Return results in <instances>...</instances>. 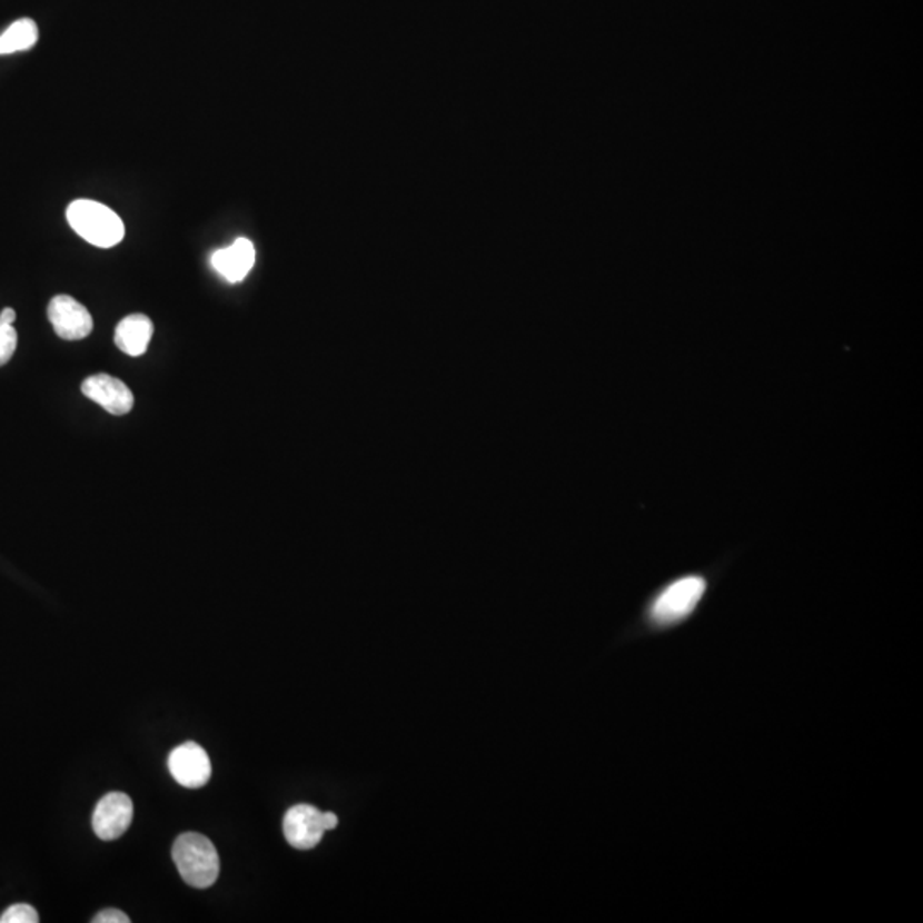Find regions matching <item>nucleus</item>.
<instances>
[{
    "instance_id": "3",
    "label": "nucleus",
    "mask_w": 923,
    "mask_h": 923,
    "mask_svg": "<svg viewBox=\"0 0 923 923\" xmlns=\"http://www.w3.org/2000/svg\"><path fill=\"white\" fill-rule=\"evenodd\" d=\"M706 582L702 576H684L668 585L652 606V619L658 625H674L689 616L702 601Z\"/></svg>"
},
{
    "instance_id": "6",
    "label": "nucleus",
    "mask_w": 923,
    "mask_h": 923,
    "mask_svg": "<svg viewBox=\"0 0 923 923\" xmlns=\"http://www.w3.org/2000/svg\"><path fill=\"white\" fill-rule=\"evenodd\" d=\"M49 320L60 339L81 340L92 333V317L72 296L59 295L50 301Z\"/></svg>"
},
{
    "instance_id": "13",
    "label": "nucleus",
    "mask_w": 923,
    "mask_h": 923,
    "mask_svg": "<svg viewBox=\"0 0 923 923\" xmlns=\"http://www.w3.org/2000/svg\"><path fill=\"white\" fill-rule=\"evenodd\" d=\"M18 348V333L8 324H0V366L11 361Z\"/></svg>"
},
{
    "instance_id": "1",
    "label": "nucleus",
    "mask_w": 923,
    "mask_h": 923,
    "mask_svg": "<svg viewBox=\"0 0 923 923\" xmlns=\"http://www.w3.org/2000/svg\"><path fill=\"white\" fill-rule=\"evenodd\" d=\"M67 221L82 240L95 247L111 248L126 237L122 218L110 207L95 200H75L67 207Z\"/></svg>"
},
{
    "instance_id": "10",
    "label": "nucleus",
    "mask_w": 923,
    "mask_h": 923,
    "mask_svg": "<svg viewBox=\"0 0 923 923\" xmlns=\"http://www.w3.org/2000/svg\"><path fill=\"white\" fill-rule=\"evenodd\" d=\"M155 326L151 318L142 314L129 315L115 329V344L129 356H142L148 351Z\"/></svg>"
},
{
    "instance_id": "5",
    "label": "nucleus",
    "mask_w": 923,
    "mask_h": 923,
    "mask_svg": "<svg viewBox=\"0 0 923 923\" xmlns=\"http://www.w3.org/2000/svg\"><path fill=\"white\" fill-rule=\"evenodd\" d=\"M132 798L122 792H110L98 802L92 814V830L98 838L110 842L120 838L132 824Z\"/></svg>"
},
{
    "instance_id": "9",
    "label": "nucleus",
    "mask_w": 923,
    "mask_h": 923,
    "mask_svg": "<svg viewBox=\"0 0 923 923\" xmlns=\"http://www.w3.org/2000/svg\"><path fill=\"white\" fill-rule=\"evenodd\" d=\"M256 264V247L247 238H238L234 245L215 251L211 266L226 281L240 282Z\"/></svg>"
},
{
    "instance_id": "14",
    "label": "nucleus",
    "mask_w": 923,
    "mask_h": 923,
    "mask_svg": "<svg viewBox=\"0 0 923 923\" xmlns=\"http://www.w3.org/2000/svg\"><path fill=\"white\" fill-rule=\"evenodd\" d=\"M95 923H129L130 919L122 912V910L117 909H108L103 910V912L98 913L95 919H92Z\"/></svg>"
},
{
    "instance_id": "8",
    "label": "nucleus",
    "mask_w": 923,
    "mask_h": 923,
    "mask_svg": "<svg viewBox=\"0 0 923 923\" xmlns=\"http://www.w3.org/2000/svg\"><path fill=\"white\" fill-rule=\"evenodd\" d=\"M321 814L324 813L314 805L299 804L291 807L282 821V830L289 845L298 850L315 848L326 833Z\"/></svg>"
},
{
    "instance_id": "2",
    "label": "nucleus",
    "mask_w": 923,
    "mask_h": 923,
    "mask_svg": "<svg viewBox=\"0 0 923 923\" xmlns=\"http://www.w3.org/2000/svg\"><path fill=\"white\" fill-rule=\"evenodd\" d=\"M171 855L181 880L189 886L207 890L218 881V850L206 836L199 833H183L175 842Z\"/></svg>"
},
{
    "instance_id": "16",
    "label": "nucleus",
    "mask_w": 923,
    "mask_h": 923,
    "mask_svg": "<svg viewBox=\"0 0 923 923\" xmlns=\"http://www.w3.org/2000/svg\"><path fill=\"white\" fill-rule=\"evenodd\" d=\"M16 320V311L12 308H4V310L0 311V324H8V326H12Z\"/></svg>"
},
{
    "instance_id": "15",
    "label": "nucleus",
    "mask_w": 923,
    "mask_h": 923,
    "mask_svg": "<svg viewBox=\"0 0 923 923\" xmlns=\"http://www.w3.org/2000/svg\"><path fill=\"white\" fill-rule=\"evenodd\" d=\"M321 823H324V827H326V831H329L334 830V827L337 826L339 820H337V816L334 813H324L321 814Z\"/></svg>"
},
{
    "instance_id": "4",
    "label": "nucleus",
    "mask_w": 923,
    "mask_h": 923,
    "mask_svg": "<svg viewBox=\"0 0 923 923\" xmlns=\"http://www.w3.org/2000/svg\"><path fill=\"white\" fill-rule=\"evenodd\" d=\"M171 776L185 788H200L212 775L211 760L206 750L197 743H185L175 747L168 757Z\"/></svg>"
},
{
    "instance_id": "7",
    "label": "nucleus",
    "mask_w": 923,
    "mask_h": 923,
    "mask_svg": "<svg viewBox=\"0 0 923 923\" xmlns=\"http://www.w3.org/2000/svg\"><path fill=\"white\" fill-rule=\"evenodd\" d=\"M82 394L92 403L100 404L113 416L129 414L133 407V394L122 380L107 374L92 375L81 385Z\"/></svg>"
},
{
    "instance_id": "12",
    "label": "nucleus",
    "mask_w": 923,
    "mask_h": 923,
    "mask_svg": "<svg viewBox=\"0 0 923 923\" xmlns=\"http://www.w3.org/2000/svg\"><path fill=\"white\" fill-rule=\"evenodd\" d=\"M40 922V916H38L37 910L33 909L31 905H27V903H18V905H12L11 909L6 910L0 916V923H38Z\"/></svg>"
},
{
    "instance_id": "11",
    "label": "nucleus",
    "mask_w": 923,
    "mask_h": 923,
    "mask_svg": "<svg viewBox=\"0 0 923 923\" xmlns=\"http://www.w3.org/2000/svg\"><path fill=\"white\" fill-rule=\"evenodd\" d=\"M38 41V27L33 19H18L11 27L0 34V56H11L24 52L34 47Z\"/></svg>"
}]
</instances>
